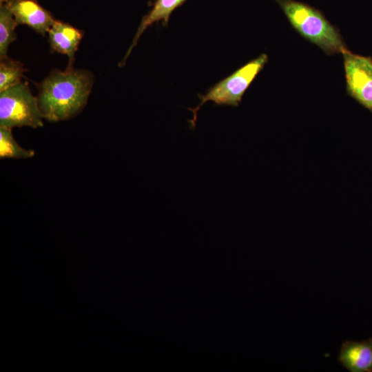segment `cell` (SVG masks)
<instances>
[{
    "label": "cell",
    "instance_id": "cell-7",
    "mask_svg": "<svg viewBox=\"0 0 372 372\" xmlns=\"http://www.w3.org/2000/svg\"><path fill=\"white\" fill-rule=\"evenodd\" d=\"M48 34L52 52L66 54L68 57L66 69H72L82 32L69 23L56 20Z\"/></svg>",
    "mask_w": 372,
    "mask_h": 372
},
{
    "label": "cell",
    "instance_id": "cell-4",
    "mask_svg": "<svg viewBox=\"0 0 372 372\" xmlns=\"http://www.w3.org/2000/svg\"><path fill=\"white\" fill-rule=\"evenodd\" d=\"M43 125L37 98L26 81L0 92V127L38 128Z\"/></svg>",
    "mask_w": 372,
    "mask_h": 372
},
{
    "label": "cell",
    "instance_id": "cell-3",
    "mask_svg": "<svg viewBox=\"0 0 372 372\" xmlns=\"http://www.w3.org/2000/svg\"><path fill=\"white\" fill-rule=\"evenodd\" d=\"M267 61L268 56L261 54L209 88L205 94H198L199 104L194 108H188L193 114L192 118L188 121L189 127H195L198 112L207 101H213L216 105L237 107L244 93Z\"/></svg>",
    "mask_w": 372,
    "mask_h": 372
},
{
    "label": "cell",
    "instance_id": "cell-13",
    "mask_svg": "<svg viewBox=\"0 0 372 372\" xmlns=\"http://www.w3.org/2000/svg\"><path fill=\"white\" fill-rule=\"evenodd\" d=\"M9 0H0V5L6 3Z\"/></svg>",
    "mask_w": 372,
    "mask_h": 372
},
{
    "label": "cell",
    "instance_id": "cell-6",
    "mask_svg": "<svg viewBox=\"0 0 372 372\" xmlns=\"http://www.w3.org/2000/svg\"><path fill=\"white\" fill-rule=\"evenodd\" d=\"M19 24L27 25L45 36L56 20L36 0H9L6 3Z\"/></svg>",
    "mask_w": 372,
    "mask_h": 372
},
{
    "label": "cell",
    "instance_id": "cell-2",
    "mask_svg": "<svg viewBox=\"0 0 372 372\" xmlns=\"http://www.w3.org/2000/svg\"><path fill=\"white\" fill-rule=\"evenodd\" d=\"M292 28L304 39L316 45L326 54L342 53L349 49L340 30L319 10L295 0H276Z\"/></svg>",
    "mask_w": 372,
    "mask_h": 372
},
{
    "label": "cell",
    "instance_id": "cell-10",
    "mask_svg": "<svg viewBox=\"0 0 372 372\" xmlns=\"http://www.w3.org/2000/svg\"><path fill=\"white\" fill-rule=\"evenodd\" d=\"M32 149H26L20 146L12 134V129L0 127V158L22 159L32 158L34 155Z\"/></svg>",
    "mask_w": 372,
    "mask_h": 372
},
{
    "label": "cell",
    "instance_id": "cell-11",
    "mask_svg": "<svg viewBox=\"0 0 372 372\" xmlns=\"http://www.w3.org/2000/svg\"><path fill=\"white\" fill-rule=\"evenodd\" d=\"M17 25L6 5H0V59L8 56L9 45L17 39L14 30Z\"/></svg>",
    "mask_w": 372,
    "mask_h": 372
},
{
    "label": "cell",
    "instance_id": "cell-12",
    "mask_svg": "<svg viewBox=\"0 0 372 372\" xmlns=\"http://www.w3.org/2000/svg\"><path fill=\"white\" fill-rule=\"evenodd\" d=\"M0 92L19 83L26 70L23 64L8 56L0 59Z\"/></svg>",
    "mask_w": 372,
    "mask_h": 372
},
{
    "label": "cell",
    "instance_id": "cell-8",
    "mask_svg": "<svg viewBox=\"0 0 372 372\" xmlns=\"http://www.w3.org/2000/svg\"><path fill=\"white\" fill-rule=\"evenodd\" d=\"M339 363L351 372H372V338L342 343Z\"/></svg>",
    "mask_w": 372,
    "mask_h": 372
},
{
    "label": "cell",
    "instance_id": "cell-5",
    "mask_svg": "<svg viewBox=\"0 0 372 372\" xmlns=\"http://www.w3.org/2000/svg\"><path fill=\"white\" fill-rule=\"evenodd\" d=\"M347 94L372 113V57L342 53Z\"/></svg>",
    "mask_w": 372,
    "mask_h": 372
},
{
    "label": "cell",
    "instance_id": "cell-9",
    "mask_svg": "<svg viewBox=\"0 0 372 372\" xmlns=\"http://www.w3.org/2000/svg\"><path fill=\"white\" fill-rule=\"evenodd\" d=\"M185 1L186 0H156L151 10L143 17L134 35L132 43L119 65H125L126 59L130 54L132 49L137 44L140 37L149 25L158 21H162L164 25H167L172 12L181 6Z\"/></svg>",
    "mask_w": 372,
    "mask_h": 372
},
{
    "label": "cell",
    "instance_id": "cell-1",
    "mask_svg": "<svg viewBox=\"0 0 372 372\" xmlns=\"http://www.w3.org/2000/svg\"><path fill=\"white\" fill-rule=\"evenodd\" d=\"M93 82L88 70H53L39 85L37 98L43 118L59 122L79 114L87 103Z\"/></svg>",
    "mask_w": 372,
    "mask_h": 372
}]
</instances>
